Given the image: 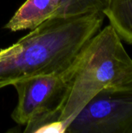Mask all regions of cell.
Returning <instances> with one entry per match:
<instances>
[{
    "label": "cell",
    "mask_w": 132,
    "mask_h": 133,
    "mask_svg": "<svg viewBox=\"0 0 132 133\" xmlns=\"http://www.w3.org/2000/svg\"><path fill=\"white\" fill-rule=\"evenodd\" d=\"M102 12L52 17L0 50V84L47 74H62L85 44L100 30Z\"/></svg>",
    "instance_id": "cell-1"
},
{
    "label": "cell",
    "mask_w": 132,
    "mask_h": 133,
    "mask_svg": "<svg viewBox=\"0 0 132 133\" xmlns=\"http://www.w3.org/2000/svg\"><path fill=\"white\" fill-rule=\"evenodd\" d=\"M66 92L59 110L64 133L83 107L100 92L132 86V58L108 25L95 34L61 74Z\"/></svg>",
    "instance_id": "cell-2"
},
{
    "label": "cell",
    "mask_w": 132,
    "mask_h": 133,
    "mask_svg": "<svg viewBox=\"0 0 132 133\" xmlns=\"http://www.w3.org/2000/svg\"><path fill=\"white\" fill-rule=\"evenodd\" d=\"M18 101L11 117L25 132L64 133L59 122V110L66 85L60 74L29 76L12 83Z\"/></svg>",
    "instance_id": "cell-3"
},
{
    "label": "cell",
    "mask_w": 132,
    "mask_h": 133,
    "mask_svg": "<svg viewBox=\"0 0 132 133\" xmlns=\"http://www.w3.org/2000/svg\"><path fill=\"white\" fill-rule=\"evenodd\" d=\"M66 132L132 133V86L100 92L68 124Z\"/></svg>",
    "instance_id": "cell-4"
},
{
    "label": "cell",
    "mask_w": 132,
    "mask_h": 133,
    "mask_svg": "<svg viewBox=\"0 0 132 133\" xmlns=\"http://www.w3.org/2000/svg\"><path fill=\"white\" fill-rule=\"evenodd\" d=\"M61 2V0H26L4 28L13 32L33 30L54 16Z\"/></svg>",
    "instance_id": "cell-5"
},
{
    "label": "cell",
    "mask_w": 132,
    "mask_h": 133,
    "mask_svg": "<svg viewBox=\"0 0 132 133\" xmlns=\"http://www.w3.org/2000/svg\"><path fill=\"white\" fill-rule=\"evenodd\" d=\"M103 13L120 38L132 44V0H110Z\"/></svg>",
    "instance_id": "cell-6"
},
{
    "label": "cell",
    "mask_w": 132,
    "mask_h": 133,
    "mask_svg": "<svg viewBox=\"0 0 132 133\" xmlns=\"http://www.w3.org/2000/svg\"><path fill=\"white\" fill-rule=\"evenodd\" d=\"M110 0H61L53 17L73 16L102 12L107 8Z\"/></svg>",
    "instance_id": "cell-7"
},
{
    "label": "cell",
    "mask_w": 132,
    "mask_h": 133,
    "mask_svg": "<svg viewBox=\"0 0 132 133\" xmlns=\"http://www.w3.org/2000/svg\"><path fill=\"white\" fill-rule=\"evenodd\" d=\"M2 87H2V85L0 84V89H1V88H2Z\"/></svg>",
    "instance_id": "cell-8"
}]
</instances>
